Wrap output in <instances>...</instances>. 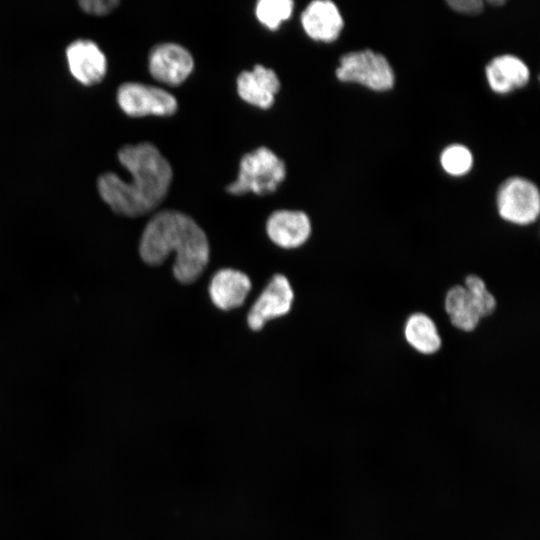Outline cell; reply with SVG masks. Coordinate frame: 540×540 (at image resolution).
<instances>
[{
	"instance_id": "obj_1",
	"label": "cell",
	"mask_w": 540,
	"mask_h": 540,
	"mask_svg": "<svg viewBox=\"0 0 540 540\" xmlns=\"http://www.w3.org/2000/svg\"><path fill=\"white\" fill-rule=\"evenodd\" d=\"M117 155L131 179L125 181L113 172L101 174L97 180L101 199L119 216L135 218L148 214L168 193L173 178L171 165L149 142L124 145Z\"/></svg>"
},
{
	"instance_id": "obj_2",
	"label": "cell",
	"mask_w": 540,
	"mask_h": 540,
	"mask_svg": "<svg viewBox=\"0 0 540 540\" xmlns=\"http://www.w3.org/2000/svg\"><path fill=\"white\" fill-rule=\"evenodd\" d=\"M171 252L176 256L174 277L182 284H191L206 268L210 247L205 232L190 216L176 210H163L143 229L139 255L144 263L157 266Z\"/></svg>"
},
{
	"instance_id": "obj_3",
	"label": "cell",
	"mask_w": 540,
	"mask_h": 540,
	"mask_svg": "<svg viewBox=\"0 0 540 540\" xmlns=\"http://www.w3.org/2000/svg\"><path fill=\"white\" fill-rule=\"evenodd\" d=\"M286 176V166L272 150L259 147L243 155L235 181L227 185L232 195L252 192L267 195L275 192Z\"/></svg>"
},
{
	"instance_id": "obj_4",
	"label": "cell",
	"mask_w": 540,
	"mask_h": 540,
	"mask_svg": "<svg viewBox=\"0 0 540 540\" xmlns=\"http://www.w3.org/2000/svg\"><path fill=\"white\" fill-rule=\"evenodd\" d=\"M335 75L341 82L359 84L376 92L388 91L395 84V74L387 58L370 49L342 55Z\"/></svg>"
},
{
	"instance_id": "obj_5",
	"label": "cell",
	"mask_w": 540,
	"mask_h": 540,
	"mask_svg": "<svg viewBox=\"0 0 540 540\" xmlns=\"http://www.w3.org/2000/svg\"><path fill=\"white\" fill-rule=\"evenodd\" d=\"M499 216L512 224L528 225L540 213V193L530 180L514 176L501 183L496 196Z\"/></svg>"
},
{
	"instance_id": "obj_6",
	"label": "cell",
	"mask_w": 540,
	"mask_h": 540,
	"mask_svg": "<svg viewBox=\"0 0 540 540\" xmlns=\"http://www.w3.org/2000/svg\"><path fill=\"white\" fill-rule=\"evenodd\" d=\"M117 102L121 110L130 117L170 116L178 107L176 98L168 91L138 82L120 85Z\"/></svg>"
},
{
	"instance_id": "obj_7",
	"label": "cell",
	"mask_w": 540,
	"mask_h": 540,
	"mask_svg": "<svg viewBox=\"0 0 540 540\" xmlns=\"http://www.w3.org/2000/svg\"><path fill=\"white\" fill-rule=\"evenodd\" d=\"M194 61L183 46L165 42L155 45L148 55L151 76L166 85L178 86L191 74Z\"/></svg>"
},
{
	"instance_id": "obj_8",
	"label": "cell",
	"mask_w": 540,
	"mask_h": 540,
	"mask_svg": "<svg viewBox=\"0 0 540 540\" xmlns=\"http://www.w3.org/2000/svg\"><path fill=\"white\" fill-rule=\"evenodd\" d=\"M293 299L288 279L282 274L274 275L249 310V328L259 331L267 321L286 315L291 310Z\"/></svg>"
},
{
	"instance_id": "obj_9",
	"label": "cell",
	"mask_w": 540,
	"mask_h": 540,
	"mask_svg": "<svg viewBox=\"0 0 540 540\" xmlns=\"http://www.w3.org/2000/svg\"><path fill=\"white\" fill-rule=\"evenodd\" d=\"M66 60L72 76L86 86L103 80L107 72V59L99 46L89 39H78L66 48Z\"/></svg>"
},
{
	"instance_id": "obj_10",
	"label": "cell",
	"mask_w": 540,
	"mask_h": 540,
	"mask_svg": "<svg viewBox=\"0 0 540 540\" xmlns=\"http://www.w3.org/2000/svg\"><path fill=\"white\" fill-rule=\"evenodd\" d=\"M301 24L311 39L330 43L340 36L344 20L335 3L329 0H315L302 12Z\"/></svg>"
},
{
	"instance_id": "obj_11",
	"label": "cell",
	"mask_w": 540,
	"mask_h": 540,
	"mask_svg": "<svg viewBox=\"0 0 540 540\" xmlns=\"http://www.w3.org/2000/svg\"><path fill=\"white\" fill-rule=\"evenodd\" d=\"M270 240L285 249L303 245L311 234V222L306 213L294 210H277L266 223Z\"/></svg>"
},
{
	"instance_id": "obj_12",
	"label": "cell",
	"mask_w": 540,
	"mask_h": 540,
	"mask_svg": "<svg viewBox=\"0 0 540 540\" xmlns=\"http://www.w3.org/2000/svg\"><path fill=\"white\" fill-rule=\"evenodd\" d=\"M280 90L277 74L260 64L251 71H243L237 78V92L245 102L262 108H270Z\"/></svg>"
},
{
	"instance_id": "obj_13",
	"label": "cell",
	"mask_w": 540,
	"mask_h": 540,
	"mask_svg": "<svg viewBox=\"0 0 540 540\" xmlns=\"http://www.w3.org/2000/svg\"><path fill=\"white\" fill-rule=\"evenodd\" d=\"M250 278L243 272L225 268L217 271L209 284L213 304L224 311L240 307L251 290Z\"/></svg>"
},
{
	"instance_id": "obj_14",
	"label": "cell",
	"mask_w": 540,
	"mask_h": 540,
	"mask_svg": "<svg viewBox=\"0 0 540 540\" xmlns=\"http://www.w3.org/2000/svg\"><path fill=\"white\" fill-rule=\"evenodd\" d=\"M489 87L497 94H507L525 86L530 78L526 63L519 57L504 54L494 57L485 67Z\"/></svg>"
},
{
	"instance_id": "obj_15",
	"label": "cell",
	"mask_w": 540,
	"mask_h": 540,
	"mask_svg": "<svg viewBox=\"0 0 540 540\" xmlns=\"http://www.w3.org/2000/svg\"><path fill=\"white\" fill-rule=\"evenodd\" d=\"M407 343L422 354L437 352L442 344L434 321L426 314L417 312L408 317L404 326Z\"/></svg>"
},
{
	"instance_id": "obj_16",
	"label": "cell",
	"mask_w": 540,
	"mask_h": 540,
	"mask_svg": "<svg viewBox=\"0 0 540 540\" xmlns=\"http://www.w3.org/2000/svg\"><path fill=\"white\" fill-rule=\"evenodd\" d=\"M445 311L452 325L462 331L474 330L481 316L464 286L450 288L445 296Z\"/></svg>"
},
{
	"instance_id": "obj_17",
	"label": "cell",
	"mask_w": 540,
	"mask_h": 540,
	"mask_svg": "<svg viewBox=\"0 0 540 540\" xmlns=\"http://www.w3.org/2000/svg\"><path fill=\"white\" fill-rule=\"evenodd\" d=\"M291 0H261L257 3L255 13L260 23L270 30H277L293 12Z\"/></svg>"
},
{
	"instance_id": "obj_18",
	"label": "cell",
	"mask_w": 540,
	"mask_h": 540,
	"mask_svg": "<svg viewBox=\"0 0 540 540\" xmlns=\"http://www.w3.org/2000/svg\"><path fill=\"white\" fill-rule=\"evenodd\" d=\"M440 163L447 174L451 176H463L471 170L473 156L466 146L452 144L442 151Z\"/></svg>"
},
{
	"instance_id": "obj_19",
	"label": "cell",
	"mask_w": 540,
	"mask_h": 540,
	"mask_svg": "<svg viewBox=\"0 0 540 540\" xmlns=\"http://www.w3.org/2000/svg\"><path fill=\"white\" fill-rule=\"evenodd\" d=\"M464 288L468 292L481 318L491 315L496 308V300L486 287L484 280L476 275L465 279Z\"/></svg>"
},
{
	"instance_id": "obj_20",
	"label": "cell",
	"mask_w": 540,
	"mask_h": 540,
	"mask_svg": "<svg viewBox=\"0 0 540 540\" xmlns=\"http://www.w3.org/2000/svg\"><path fill=\"white\" fill-rule=\"evenodd\" d=\"M80 8L87 14L104 16L115 10L119 4L118 0H82Z\"/></svg>"
},
{
	"instance_id": "obj_21",
	"label": "cell",
	"mask_w": 540,
	"mask_h": 540,
	"mask_svg": "<svg viewBox=\"0 0 540 540\" xmlns=\"http://www.w3.org/2000/svg\"><path fill=\"white\" fill-rule=\"evenodd\" d=\"M447 4L452 10L465 15H478L484 10L481 0H450Z\"/></svg>"
},
{
	"instance_id": "obj_22",
	"label": "cell",
	"mask_w": 540,
	"mask_h": 540,
	"mask_svg": "<svg viewBox=\"0 0 540 540\" xmlns=\"http://www.w3.org/2000/svg\"><path fill=\"white\" fill-rule=\"evenodd\" d=\"M488 3L490 5H494V6H501V5H503L505 3V1H503V0H490V1H488Z\"/></svg>"
}]
</instances>
